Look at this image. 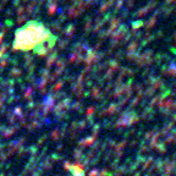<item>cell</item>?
<instances>
[{
  "instance_id": "6da1fadb",
  "label": "cell",
  "mask_w": 176,
  "mask_h": 176,
  "mask_svg": "<svg viewBox=\"0 0 176 176\" xmlns=\"http://www.w3.org/2000/svg\"><path fill=\"white\" fill-rule=\"evenodd\" d=\"M53 34L39 20H31L15 31L12 48L17 51H33Z\"/></svg>"
},
{
  "instance_id": "7a4b0ae2",
  "label": "cell",
  "mask_w": 176,
  "mask_h": 176,
  "mask_svg": "<svg viewBox=\"0 0 176 176\" xmlns=\"http://www.w3.org/2000/svg\"><path fill=\"white\" fill-rule=\"evenodd\" d=\"M56 43H58V37H56L55 34H51L48 39H45L42 44H39L32 53L35 54V55H45L54 48V46L56 45Z\"/></svg>"
}]
</instances>
